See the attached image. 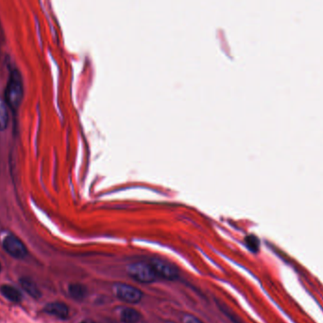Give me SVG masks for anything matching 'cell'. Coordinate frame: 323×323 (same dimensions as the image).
Returning a JSON list of instances; mask_svg holds the SVG:
<instances>
[{
	"label": "cell",
	"mask_w": 323,
	"mask_h": 323,
	"mask_svg": "<svg viewBox=\"0 0 323 323\" xmlns=\"http://www.w3.org/2000/svg\"><path fill=\"white\" fill-rule=\"evenodd\" d=\"M22 98H23L22 78L17 70H13L10 76V80L7 87V102L13 109H17L21 103Z\"/></svg>",
	"instance_id": "obj_1"
},
{
	"label": "cell",
	"mask_w": 323,
	"mask_h": 323,
	"mask_svg": "<svg viewBox=\"0 0 323 323\" xmlns=\"http://www.w3.org/2000/svg\"><path fill=\"white\" fill-rule=\"evenodd\" d=\"M128 273L134 281L141 283H152L157 279V275L151 263L139 262L130 264Z\"/></svg>",
	"instance_id": "obj_2"
},
{
	"label": "cell",
	"mask_w": 323,
	"mask_h": 323,
	"mask_svg": "<svg viewBox=\"0 0 323 323\" xmlns=\"http://www.w3.org/2000/svg\"><path fill=\"white\" fill-rule=\"evenodd\" d=\"M114 294L120 301L127 303H138L143 299V292L135 286L127 283H119L114 286Z\"/></svg>",
	"instance_id": "obj_3"
},
{
	"label": "cell",
	"mask_w": 323,
	"mask_h": 323,
	"mask_svg": "<svg viewBox=\"0 0 323 323\" xmlns=\"http://www.w3.org/2000/svg\"><path fill=\"white\" fill-rule=\"evenodd\" d=\"M151 264L157 277H162L163 279L168 281H174L178 279L179 270L173 263L161 259H154L152 260Z\"/></svg>",
	"instance_id": "obj_4"
},
{
	"label": "cell",
	"mask_w": 323,
	"mask_h": 323,
	"mask_svg": "<svg viewBox=\"0 0 323 323\" xmlns=\"http://www.w3.org/2000/svg\"><path fill=\"white\" fill-rule=\"evenodd\" d=\"M2 245L7 253L15 259H23L27 255L26 246L15 236H7L3 240Z\"/></svg>",
	"instance_id": "obj_5"
},
{
	"label": "cell",
	"mask_w": 323,
	"mask_h": 323,
	"mask_svg": "<svg viewBox=\"0 0 323 323\" xmlns=\"http://www.w3.org/2000/svg\"><path fill=\"white\" fill-rule=\"evenodd\" d=\"M44 311L50 316H56L61 319H66L69 316V308L66 303L61 302L47 303Z\"/></svg>",
	"instance_id": "obj_6"
},
{
	"label": "cell",
	"mask_w": 323,
	"mask_h": 323,
	"mask_svg": "<svg viewBox=\"0 0 323 323\" xmlns=\"http://www.w3.org/2000/svg\"><path fill=\"white\" fill-rule=\"evenodd\" d=\"M20 285L23 288V290L27 293L31 297H33V299L38 300L42 296V293L40 291L37 284L33 282L32 279L23 277L19 280Z\"/></svg>",
	"instance_id": "obj_7"
},
{
	"label": "cell",
	"mask_w": 323,
	"mask_h": 323,
	"mask_svg": "<svg viewBox=\"0 0 323 323\" xmlns=\"http://www.w3.org/2000/svg\"><path fill=\"white\" fill-rule=\"evenodd\" d=\"M0 292L3 296L9 300L10 302L14 303H18L22 301V294L18 289L13 287L12 285L4 284L0 286Z\"/></svg>",
	"instance_id": "obj_8"
},
{
	"label": "cell",
	"mask_w": 323,
	"mask_h": 323,
	"mask_svg": "<svg viewBox=\"0 0 323 323\" xmlns=\"http://www.w3.org/2000/svg\"><path fill=\"white\" fill-rule=\"evenodd\" d=\"M68 293L76 301H82L87 295V288L81 283H71L68 286Z\"/></svg>",
	"instance_id": "obj_9"
},
{
	"label": "cell",
	"mask_w": 323,
	"mask_h": 323,
	"mask_svg": "<svg viewBox=\"0 0 323 323\" xmlns=\"http://www.w3.org/2000/svg\"><path fill=\"white\" fill-rule=\"evenodd\" d=\"M120 319L122 323H139L141 314L134 308H126L122 311Z\"/></svg>",
	"instance_id": "obj_10"
},
{
	"label": "cell",
	"mask_w": 323,
	"mask_h": 323,
	"mask_svg": "<svg viewBox=\"0 0 323 323\" xmlns=\"http://www.w3.org/2000/svg\"><path fill=\"white\" fill-rule=\"evenodd\" d=\"M9 121V115L7 111L6 106L0 102V131L5 130Z\"/></svg>",
	"instance_id": "obj_11"
},
{
	"label": "cell",
	"mask_w": 323,
	"mask_h": 323,
	"mask_svg": "<svg viewBox=\"0 0 323 323\" xmlns=\"http://www.w3.org/2000/svg\"><path fill=\"white\" fill-rule=\"evenodd\" d=\"M246 244L251 251H257L259 249V240L255 236L250 235L246 238Z\"/></svg>",
	"instance_id": "obj_12"
},
{
	"label": "cell",
	"mask_w": 323,
	"mask_h": 323,
	"mask_svg": "<svg viewBox=\"0 0 323 323\" xmlns=\"http://www.w3.org/2000/svg\"><path fill=\"white\" fill-rule=\"evenodd\" d=\"M184 323H203L199 318L194 316H185Z\"/></svg>",
	"instance_id": "obj_13"
},
{
	"label": "cell",
	"mask_w": 323,
	"mask_h": 323,
	"mask_svg": "<svg viewBox=\"0 0 323 323\" xmlns=\"http://www.w3.org/2000/svg\"><path fill=\"white\" fill-rule=\"evenodd\" d=\"M80 323H96L94 320H90V319H86V320H83V321H81Z\"/></svg>",
	"instance_id": "obj_14"
},
{
	"label": "cell",
	"mask_w": 323,
	"mask_h": 323,
	"mask_svg": "<svg viewBox=\"0 0 323 323\" xmlns=\"http://www.w3.org/2000/svg\"><path fill=\"white\" fill-rule=\"evenodd\" d=\"M0 271H1V263H0Z\"/></svg>",
	"instance_id": "obj_15"
}]
</instances>
